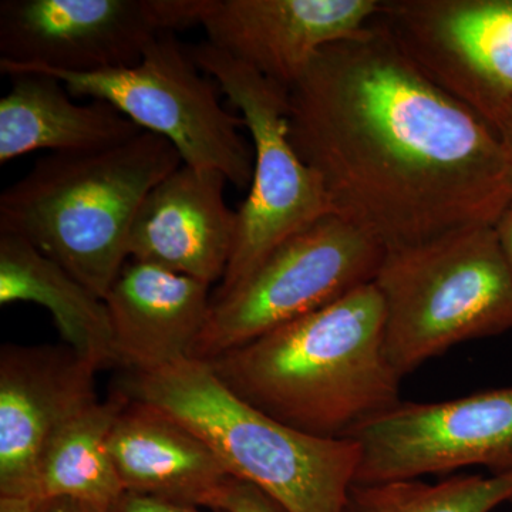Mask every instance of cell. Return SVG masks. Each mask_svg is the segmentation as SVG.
Instances as JSON below:
<instances>
[{
  "instance_id": "25",
  "label": "cell",
  "mask_w": 512,
  "mask_h": 512,
  "mask_svg": "<svg viewBox=\"0 0 512 512\" xmlns=\"http://www.w3.org/2000/svg\"><path fill=\"white\" fill-rule=\"evenodd\" d=\"M35 512H104L72 498H53L37 503Z\"/></svg>"
},
{
  "instance_id": "17",
  "label": "cell",
  "mask_w": 512,
  "mask_h": 512,
  "mask_svg": "<svg viewBox=\"0 0 512 512\" xmlns=\"http://www.w3.org/2000/svg\"><path fill=\"white\" fill-rule=\"evenodd\" d=\"M10 77L12 89L0 99V164L39 150L52 154L106 150L144 131L109 103H74L55 77L37 73Z\"/></svg>"
},
{
  "instance_id": "7",
  "label": "cell",
  "mask_w": 512,
  "mask_h": 512,
  "mask_svg": "<svg viewBox=\"0 0 512 512\" xmlns=\"http://www.w3.org/2000/svg\"><path fill=\"white\" fill-rule=\"evenodd\" d=\"M0 72L47 74L70 96L109 103L148 133L173 144L183 163L211 168L238 190L249 188L254 153L242 136L244 120L221 104V89L192 59L190 49L161 33L131 67L96 73L0 67Z\"/></svg>"
},
{
  "instance_id": "22",
  "label": "cell",
  "mask_w": 512,
  "mask_h": 512,
  "mask_svg": "<svg viewBox=\"0 0 512 512\" xmlns=\"http://www.w3.org/2000/svg\"><path fill=\"white\" fill-rule=\"evenodd\" d=\"M107 512H224L207 510L195 505L174 503L161 498L147 497L134 493H124Z\"/></svg>"
},
{
  "instance_id": "20",
  "label": "cell",
  "mask_w": 512,
  "mask_h": 512,
  "mask_svg": "<svg viewBox=\"0 0 512 512\" xmlns=\"http://www.w3.org/2000/svg\"><path fill=\"white\" fill-rule=\"evenodd\" d=\"M512 504V471L488 476H450L355 484L346 512H493Z\"/></svg>"
},
{
  "instance_id": "6",
  "label": "cell",
  "mask_w": 512,
  "mask_h": 512,
  "mask_svg": "<svg viewBox=\"0 0 512 512\" xmlns=\"http://www.w3.org/2000/svg\"><path fill=\"white\" fill-rule=\"evenodd\" d=\"M188 49L238 110L254 144V173L238 210L231 261L212 295L215 301L241 285L286 239L335 212L319 174L292 146L288 89L210 42Z\"/></svg>"
},
{
  "instance_id": "16",
  "label": "cell",
  "mask_w": 512,
  "mask_h": 512,
  "mask_svg": "<svg viewBox=\"0 0 512 512\" xmlns=\"http://www.w3.org/2000/svg\"><path fill=\"white\" fill-rule=\"evenodd\" d=\"M121 397L109 451L124 493L212 510L232 477L211 448L156 407Z\"/></svg>"
},
{
  "instance_id": "18",
  "label": "cell",
  "mask_w": 512,
  "mask_h": 512,
  "mask_svg": "<svg viewBox=\"0 0 512 512\" xmlns=\"http://www.w3.org/2000/svg\"><path fill=\"white\" fill-rule=\"evenodd\" d=\"M13 302L47 309L64 345L99 369L116 363L104 299L26 239L0 232V303Z\"/></svg>"
},
{
  "instance_id": "12",
  "label": "cell",
  "mask_w": 512,
  "mask_h": 512,
  "mask_svg": "<svg viewBox=\"0 0 512 512\" xmlns=\"http://www.w3.org/2000/svg\"><path fill=\"white\" fill-rule=\"evenodd\" d=\"M382 0H195L211 45L289 89L325 47L362 35Z\"/></svg>"
},
{
  "instance_id": "1",
  "label": "cell",
  "mask_w": 512,
  "mask_h": 512,
  "mask_svg": "<svg viewBox=\"0 0 512 512\" xmlns=\"http://www.w3.org/2000/svg\"><path fill=\"white\" fill-rule=\"evenodd\" d=\"M289 138L333 212L386 251L494 225L512 200L493 128L377 20L325 47L288 89Z\"/></svg>"
},
{
  "instance_id": "26",
  "label": "cell",
  "mask_w": 512,
  "mask_h": 512,
  "mask_svg": "<svg viewBox=\"0 0 512 512\" xmlns=\"http://www.w3.org/2000/svg\"><path fill=\"white\" fill-rule=\"evenodd\" d=\"M37 501L29 498L0 497V512H35Z\"/></svg>"
},
{
  "instance_id": "4",
  "label": "cell",
  "mask_w": 512,
  "mask_h": 512,
  "mask_svg": "<svg viewBox=\"0 0 512 512\" xmlns=\"http://www.w3.org/2000/svg\"><path fill=\"white\" fill-rule=\"evenodd\" d=\"M123 396L194 431L229 476L254 485L284 512H346L360 464L356 440L322 439L286 426L228 389L205 360L131 372Z\"/></svg>"
},
{
  "instance_id": "8",
  "label": "cell",
  "mask_w": 512,
  "mask_h": 512,
  "mask_svg": "<svg viewBox=\"0 0 512 512\" xmlns=\"http://www.w3.org/2000/svg\"><path fill=\"white\" fill-rule=\"evenodd\" d=\"M386 249L336 214L286 239L234 291L212 301L192 359H215L372 284Z\"/></svg>"
},
{
  "instance_id": "10",
  "label": "cell",
  "mask_w": 512,
  "mask_h": 512,
  "mask_svg": "<svg viewBox=\"0 0 512 512\" xmlns=\"http://www.w3.org/2000/svg\"><path fill=\"white\" fill-rule=\"evenodd\" d=\"M355 484L419 480L484 467L512 471V384L436 403L400 402L350 436Z\"/></svg>"
},
{
  "instance_id": "15",
  "label": "cell",
  "mask_w": 512,
  "mask_h": 512,
  "mask_svg": "<svg viewBox=\"0 0 512 512\" xmlns=\"http://www.w3.org/2000/svg\"><path fill=\"white\" fill-rule=\"evenodd\" d=\"M210 288L157 265L127 261L104 298L116 363L151 372L192 357L210 316Z\"/></svg>"
},
{
  "instance_id": "14",
  "label": "cell",
  "mask_w": 512,
  "mask_h": 512,
  "mask_svg": "<svg viewBox=\"0 0 512 512\" xmlns=\"http://www.w3.org/2000/svg\"><path fill=\"white\" fill-rule=\"evenodd\" d=\"M227 184V177L211 168H177L138 210L128 237V259L210 286L221 282L238 227V211L225 201Z\"/></svg>"
},
{
  "instance_id": "3",
  "label": "cell",
  "mask_w": 512,
  "mask_h": 512,
  "mask_svg": "<svg viewBox=\"0 0 512 512\" xmlns=\"http://www.w3.org/2000/svg\"><path fill=\"white\" fill-rule=\"evenodd\" d=\"M183 164L148 131L106 150L40 158L0 195V232L26 239L104 299L126 265L138 210Z\"/></svg>"
},
{
  "instance_id": "2",
  "label": "cell",
  "mask_w": 512,
  "mask_h": 512,
  "mask_svg": "<svg viewBox=\"0 0 512 512\" xmlns=\"http://www.w3.org/2000/svg\"><path fill=\"white\" fill-rule=\"evenodd\" d=\"M208 363L251 406L322 439H346L402 402L373 282Z\"/></svg>"
},
{
  "instance_id": "13",
  "label": "cell",
  "mask_w": 512,
  "mask_h": 512,
  "mask_svg": "<svg viewBox=\"0 0 512 512\" xmlns=\"http://www.w3.org/2000/svg\"><path fill=\"white\" fill-rule=\"evenodd\" d=\"M99 367L69 346H3L0 497L32 500L36 470L57 431L96 403Z\"/></svg>"
},
{
  "instance_id": "9",
  "label": "cell",
  "mask_w": 512,
  "mask_h": 512,
  "mask_svg": "<svg viewBox=\"0 0 512 512\" xmlns=\"http://www.w3.org/2000/svg\"><path fill=\"white\" fill-rule=\"evenodd\" d=\"M191 26L194 0H5L0 67L123 69L140 62L161 33Z\"/></svg>"
},
{
  "instance_id": "19",
  "label": "cell",
  "mask_w": 512,
  "mask_h": 512,
  "mask_svg": "<svg viewBox=\"0 0 512 512\" xmlns=\"http://www.w3.org/2000/svg\"><path fill=\"white\" fill-rule=\"evenodd\" d=\"M123 397L100 402L64 424L47 444L37 466L32 500L72 498L107 512L124 494L109 451Z\"/></svg>"
},
{
  "instance_id": "23",
  "label": "cell",
  "mask_w": 512,
  "mask_h": 512,
  "mask_svg": "<svg viewBox=\"0 0 512 512\" xmlns=\"http://www.w3.org/2000/svg\"><path fill=\"white\" fill-rule=\"evenodd\" d=\"M487 124L493 128L495 136L500 141L512 173V101L495 110L488 117Z\"/></svg>"
},
{
  "instance_id": "24",
  "label": "cell",
  "mask_w": 512,
  "mask_h": 512,
  "mask_svg": "<svg viewBox=\"0 0 512 512\" xmlns=\"http://www.w3.org/2000/svg\"><path fill=\"white\" fill-rule=\"evenodd\" d=\"M494 229L501 252H503L505 262H507L512 275V200L508 202L507 207L495 221Z\"/></svg>"
},
{
  "instance_id": "21",
  "label": "cell",
  "mask_w": 512,
  "mask_h": 512,
  "mask_svg": "<svg viewBox=\"0 0 512 512\" xmlns=\"http://www.w3.org/2000/svg\"><path fill=\"white\" fill-rule=\"evenodd\" d=\"M214 511L284 512L274 500L254 485L232 478L215 501Z\"/></svg>"
},
{
  "instance_id": "11",
  "label": "cell",
  "mask_w": 512,
  "mask_h": 512,
  "mask_svg": "<svg viewBox=\"0 0 512 512\" xmlns=\"http://www.w3.org/2000/svg\"><path fill=\"white\" fill-rule=\"evenodd\" d=\"M376 20L485 123L512 101V0H383Z\"/></svg>"
},
{
  "instance_id": "5",
  "label": "cell",
  "mask_w": 512,
  "mask_h": 512,
  "mask_svg": "<svg viewBox=\"0 0 512 512\" xmlns=\"http://www.w3.org/2000/svg\"><path fill=\"white\" fill-rule=\"evenodd\" d=\"M373 284L387 356L402 377L460 343L512 330V275L494 225L390 249Z\"/></svg>"
}]
</instances>
